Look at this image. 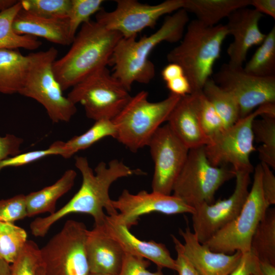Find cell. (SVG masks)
<instances>
[{
	"mask_svg": "<svg viewBox=\"0 0 275 275\" xmlns=\"http://www.w3.org/2000/svg\"><path fill=\"white\" fill-rule=\"evenodd\" d=\"M184 75L181 67L176 64L170 63L161 71V76L166 82Z\"/></svg>",
	"mask_w": 275,
	"mask_h": 275,
	"instance_id": "cell-46",
	"label": "cell"
},
{
	"mask_svg": "<svg viewBox=\"0 0 275 275\" xmlns=\"http://www.w3.org/2000/svg\"><path fill=\"white\" fill-rule=\"evenodd\" d=\"M22 9L36 15L49 18L68 17L71 0H21Z\"/></svg>",
	"mask_w": 275,
	"mask_h": 275,
	"instance_id": "cell-35",
	"label": "cell"
},
{
	"mask_svg": "<svg viewBox=\"0 0 275 275\" xmlns=\"http://www.w3.org/2000/svg\"><path fill=\"white\" fill-rule=\"evenodd\" d=\"M228 35L226 24L210 26L195 19L188 23L180 44L168 53V61L182 68L191 93L202 91L205 83L211 78L213 66Z\"/></svg>",
	"mask_w": 275,
	"mask_h": 275,
	"instance_id": "cell-4",
	"label": "cell"
},
{
	"mask_svg": "<svg viewBox=\"0 0 275 275\" xmlns=\"http://www.w3.org/2000/svg\"><path fill=\"white\" fill-rule=\"evenodd\" d=\"M261 119L254 120L252 130L254 140L261 143L257 148L261 162L275 169V116H261Z\"/></svg>",
	"mask_w": 275,
	"mask_h": 275,
	"instance_id": "cell-31",
	"label": "cell"
},
{
	"mask_svg": "<svg viewBox=\"0 0 275 275\" xmlns=\"http://www.w3.org/2000/svg\"><path fill=\"white\" fill-rule=\"evenodd\" d=\"M89 275H110V274H102V273H90Z\"/></svg>",
	"mask_w": 275,
	"mask_h": 275,
	"instance_id": "cell-51",
	"label": "cell"
},
{
	"mask_svg": "<svg viewBox=\"0 0 275 275\" xmlns=\"http://www.w3.org/2000/svg\"><path fill=\"white\" fill-rule=\"evenodd\" d=\"M149 262L144 258L125 253L121 269L118 275H163L161 268L155 272L147 269Z\"/></svg>",
	"mask_w": 275,
	"mask_h": 275,
	"instance_id": "cell-39",
	"label": "cell"
},
{
	"mask_svg": "<svg viewBox=\"0 0 275 275\" xmlns=\"http://www.w3.org/2000/svg\"><path fill=\"white\" fill-rule=\"evenodd\" d=\"M262 167L261 187L265 201L269 207L275 204V176L270 167L263 162Z\"/></svg>",
	"mask_w": 275,
	"mask_h": 275,
	"instance_id": "cell-40",
	"label": "cell"
},
{
	"mask_svg": "<svg viewBox=\"0 0 275 275\" xmlns=\"http://www.w3.org/2000/svg\"><path fill=\"white\" fill-rule=\"evenodd\" d=\"M251 275H275V265L259 260L257 269Z\"/></svg>",
	"mask_w": 275,
	"mask_h": 275,
	"instance_id": "cell-47",
	"label": "cell"
},
{
	"mask_svg": "<svg viewBox=\"0 0 275 275\" xmlns=\"http://www.w3.org/2000/svg\"><path fill=\"white\" fill-rule=\"evenodd\" d=\"M261 178L259 163L255 169L252 186L238 216L202 244L213 252L226 254L250 251L252 236L269 208L263 195Z\"/></svg>",
	"mask_w": 275,
	"mask_h": 275,
	"instance_id": "cell-9",
	"label": "cell"
},
{
	"mask_svg": "<svg viewBox=\"0 0 275 275\" xmlns=\"http://www.w3.org/2000/svg\"><path fill=\"white\" fill-rule=\"evenodd\" d=\"M116 3L114 10L102 9L98 12L96 21L128 38L136 37L145 28H154L163 15L183 9L184 0H166L153 5L135 0H117Z\"/></svg>",
	"mask_w": 275,
	"mask_h": 275,
	"instance_id": "cell-12",
	"label": "cell"
},
{
	"mask_svg": "<svg viewBox=\"0 0 275 275\" xmlns=\"http://www.w3.org/2000/svg\"><path fill=\"white\" fill-rule=\"evenodd\" d=\"M262 15L254 9L245 7L234 11L227 17L226 25L229 35L234 39L227 50L228 64L242 67L250 49L263 42L266 34L259 26Z\"/></svg>",
	"mask_w": 275,
	"mask_h": 275,
	"instance_id": "cell-17",
	"label": "cell"
},
{
	"mask_svg": "<svg viewBox=\"0 0 275 275\" xmlns=\"http://www.w3.org/2000/svg\"><path fill=\"white\" fill-rule=\"evenodd\" d=\"M102 0H71L67 19L69 33L73 40L80 26L90 21L102 9Z\"/></svg>",
	"mask_w": 275,
	"mask_h": 275,
	"instance_id": "cell-34",
	"label": "cell"
},
{
	"mask_svg": "<svg viewBox=\"0 0 275 275\" xmlns=\"http://www.w3.org/2000/svg\"><path fill=\"white\" fill-rule=\"evenodd\" d=\"M194 94L199 122L203 132L210 140L226 127L223 120L202 91Z\"/></svg>",
	"mask_w": 275,
	"mask_h": 275,
	"instance_id": "cell-33",
	"label": "cell"
},
{
	"mask_svg": "<svg viewBox=\"0 0 275 275\" xmlns=\"http://www.w3.org/2000/svg\"><path fill=\"white\" fill-rule=\"evenodd\" d=\"M30 65L28 55L17 49H0V93L19 94L24 84Z\"/></svg>",
	"mask_w": 275,
	"mask_h": 275,
	"instance_id": "cell-24",
	"label": "cell"
},
{
	"mask_svg": "<svg viewBox=\"0 0 275 275\" xmlns=\"http://www.w3.org/2000/svg\"><path fill=\"white\" fill-rule=\"evenodd\" d=\"M250 3L251 0H184L183 9L194 14L202 23L212 26Z\"/></svg>",
	"mask_w": 275,
	"mask_h": 275,
	"instance_id": "cell-25",
	"label": "cell"
},
{
	"mask_svg": "<svg viewBox=\"0 0 275 275\" xmlns=\"http://www.w3.org/2000/svg\"><path fill=\"white\" fill-rule=\"evenodd\" d=\"M20 1L11 8L0 12V49L24 48L33 50L38 49L42 42L37 38L16 34L13 23L21 9Z\"/></svg>",
	"mask_w": 275,
	"mask_h": 275,
	"instance_id": "cell-27",
	"label": "cell"
},
{
	"mask_svg": "<svg viewBox=\"0 0 275 275\" xmlns=\"http://www.w3.org/2000/svg\"><path fill=\"white\" fill-rule=\"evenodd\" d=\"M250 252L261 261L275 265V210L268 209L251 239Z\"/></svg>",
	"mask_w": 275,
	"mask_h": 275,
	"instance_id": "cell-26",
	"label": "cell"
},
{
	"mask_svg": "<svg viewBox=\"0 0 275 275\" xmlns=\"http://www.w3.org/2000/svg\"><path fill=\"white\" fill-rule=\"evenodd\" d=\"M10 264L0 258V275H10Z\"/></svg>",
	"mask_w": 275,
	"mask_h": 275,
	"instance_id": "cell-48",
	"label": "cell"
},
{
	"mask_svg": "<svg viewBox=\"0 0 275 275\" xmlns=\"http://www.w3.org/2000/svg\"><path fill=\"white\" fill-rule=\"evenodd\" d=\"M167 122L173 132L189 150L204 147L209 142L197 117L194 93L180 97Z\"/></svg>",
	"mask_w": 275,
	"mask_h": 275,
	"instance_id": "cell-21",
	"label": "cell"
},
{
	"mask_svg": "<svg viewBox=\"0 0 275 275\" xmlns=\"http://www.w3.org/2000/svg\"><path fill=\"white\" fill-rule=\"evenodd\" d=\"M18 1L14 0H0V12L11 8L15 5Z\"/></svg>",
	"mask_w": 275,
	"mask_h": 275,
	"instance_id": "cell-49",
	"label": "cell"
},
{
	"mask_svg": "<svg viewBox=\"0 0 275 275\" xmlns=\"http://www.w3.org/2000/svg\"><path fill=\"white\" fill-rule=\"evenodd\" d=\"M189 22L188 12L180 9L167 16L160 27L149 36L122 37L117 44L109 64L112 75L130 91L135 82L147 84L155 75L154 64L149 56L163 42L176 43L182 39Z\"/></svg>",
	"mask_w": 275,
	"mask_h": 275,
	"instance_id": "cell-2",
	"label": "cell"
},
{
	"mask_svg": "<svg viewBox=\"0 0 275 275\" xmlns=\"http://www.w3.org/2000/svg\"><path fill=\"white\" fill-rule=\"evenodd\" d=\"M86 250L90 273L118 275L122 265L125 252L101 225L88 230Z\"/></svg>",
	"mask_w": 275,
	"mask_h": 275,
	"instance_id": "cell-20",
	"label": "cell"
},
{
	"mask_svg": "<svg viewBox=\"0 0 275 275\" xmlns=\"http://www.w3.org/2000/svg\"><path fill=\"white\" fill-rule=\"evenodd\" d=\"M76 176L74 170H67L53 184L25 195L28 217L55 212L58 200L73 187Z\"/></svg>",
	"mask_w": 275,
	"mask_h": 275,
	"instance_id": "cell-23",
	"label": "cell"
},
{
	"mask_svg": "<svg viewBox=\"0 0 275 275\" xmlns=\"http://www.w3.org/2000/svg\"><path fill=\"white\" fill-rule=\"evenodd\" d=\"M172 238L177 252L176 271L178 275H201L185 255L183 243L175 236L172 235Z\"/></svg>",
	"mask_w": 275,
	"mask_h": 275,
	"instance_id": "cell-41",
	"label": "cell"
},
{
	"mask_svg": "<svg viewBox=\"0 0 275 275\" xmlns=\"http://www.w3.org/2000/svg\"><path fill=\"white\" fill-rule=\"evenodd\" d=\"M14 32L21 35L43 38L53 43L62 45L71 44L68 19L49 18L39 16L23 9L17 13L13 23Z\"/></svg>",
	"mask_w": 275,
	"mask_h": 275,
	"instance_id": "cell-22",
	"label": "cell"
},
{
	"mask_svg": "<svg viewBox=\"0 0 275 275\" xmlns=\"http://www.w3.org/2000/svg\"><path fill=\"white\" fill-rule=\"evenodd\" d=\"M211 78L234 96L239 107L240 118L262 105L275 103V76H256L246 73L242 66L224 63Z\"/></svg>",
	"mask_w": 275,
	"mask_h": 275,
	"instance_id": "cell-13",
	"label": "cell"
},
{
	"mask_svg": "<svg viewBox=\"0 0 275 275\" xmlns=\"http://www.w3.org/2000/svg\"><path fill=\"white\" fill-rule=\"evenodd\" d=\"M27 237L24 229L14 224L0 222V258L12 264L25 245Z\"/></svg>",
	"mask_w": 275,
	"mask_h": 275,
	"instance_id": "cell-32",
	"label": "cell"
},
{
	"mask_svg": "<svg viewBox=\"0 0 275 275\" xmlns=\"http://www.w3.org/2000/svg\"><path fill=\"white\" fill-rule=\"evenodd\" d=\"M258 265L259 260L250 251L242 254L239 264L228 275H251L256 271Z\"/></svg>",
	"mask_w": 275,
	"mask_h": 275,
	"instance_id": "cell-43",
	"label": "cell"
},
{
	"mask_svg": "<svg viewBox=\"0 0 275 275\" xmlns=\"http://www.w3.org/2000/svg\"><path fill=\"white\" fill-rule=\"evenodd\" d=\"M179 233L184 241L183 252L201 275H228L239 264L242 253L232 254L214 252L200 243L196 235L187 227Z\"/></svg>",
	"mask_w": 275,
	"mask_h": 275,
	"instance_id": "cell-18",
	"label": "cell"
},
{
	"mask_svg": "<svg viewBox=\"0 0 275 275\" xmlns=\"http://www.w3.org/2000/svg\"><path fill=\"white\" fill-rule=\"evenodd\" d=\"M38 275H44V272H43V268L42 266L39 269Z\"/></svg>",
	"mask_w": 275,
	"mask_h": 275,
	"instance_id": "cell-50",
	"label": "cell"
},
{
	"mask_svg": "<svg viewBox=\"0 0 275 275\" xmlns=\"http://www.w3.org/2000/svg\"><path fill=\"white\" fill-rule=\"evenodd\" d=\"M202 92L215 108L226 128L240 119L239 107L234 96L216 84L212 78L205 83Z\"/></svg>",
	"mask_w": 275,
	"mask_h": 275,
	"instance_id": "cell-28",
	"label": "cell"
},
{
	"mask_svg": "<svg viewBox=\"0 0 275 275\" xmlns=\"http://www.w3.org/2000/svg\"><path fill=\"white\" fill-rule=\"evenodd\" d=\"M166 83L171 94L182 97L191 93L190 84L185 75Z\"/></svg>",
	"mask_w": 275,
	"mask_h": 275,
	"instance_id": "cell-44",
	"label": "cell"
},
{
	"mask_svg": "<svg viewBox=\"0 0 275 275\" xmlns=\"http://www.w3.org/2000/svg\"><path fill=\"white\" fill-rule=\"evenodd\" d=\"M57 55L58 50L53 47L28 54L29 70L19 94L40 103L52 122H68L77 109L76 105L64 96L55 77L53 64Z\"/></svg>",
	"mask_w": 275,
	"mask_h": 275,
	"instance_id": "cell-6",
	"label": "cell"
},
{
	"mask_svg": "<svg viewBox=\"0 0 275 275\" xmlns=\"http://www.w3.org/2000/svg\"><path fill=\"white\" fill-rule=\"evenodd\" d=\"M10 266V275H38L41 266L40 248L34 241L28 240L18 257Z\"/></svg>",
	"mask_w": 275,
	"mask_h": 275,
	"instance_id": "cell-36",
	"label": "cell"
},
{
	"mask_svg": "<svg viewBox=\"0 0 275 275\" xmlns=\"http://www.w3.org/2000/svg\"><path fill=\"white\" fill-rule=\"evenodd\" d=\"M75 166L82 176L80 188L59 210L46 217H37L31 223L30 230L34 236H45L55 223L71 213L88 214L93 217L95 225H102L106 216L104 209L109 216L118 214L109 195L111 185L120 178L144 174L117 159L108 163L101 161L93 170L86 157L77 156L75 158Z\"/></svg>",
	"mask_w": 275,
	"mask_h": 275,
	"instance_id": "cell-1",
	"label": "cell"
},
{
	"mask_svg": "<svg viewBox=\"0 0 275 275\" xmlns=\"http://www.w3.org/2000/svg\"><path fill=\"white\" fill-rule=\"evenodd\" d=\"M119 32L90 20L76 34L68 52L54 61L53 71L63 91L72 88L109 64L114 49L122 38Z\"/></svg>",
	"mask_w": 275,
	"mask_h": 275,
	"instance_id": "cell-3",
	"label": "cell"
},
{
	"mask_svg": "<svg viewBox=\"0 0 275 275\" xmlns=\"http://www.w3.org/2000/svg\"><path fill=\"white\" fill-rule=\"evenodd\" d=\"M250 6L261 14H266L275 18L274 0H251Z\"/></svg>",
	"mask_w": 275,
	"mask_h": 275,
	"instance_id": "cell-45",
	"label": "cell"
},
{
	"mask_svg": "<svg viewBox=\"0 0 275 275\" xmlns=\"http://www.w3.org/2000/svg\"><path fill=\"white\" fill-rule=\"evenodd\" d=\"M250 174L245 171L235 172V188L229 198L194 208L191 214L193 232L200 243L205 242L238 216L249 193Z\"/></svg>",
	"mask_w": 275,
	"mask_h": 275,
	"instance_id": "cell-15",
	"label": "cell"
},
{
	"mask_svg": "<svg viewBox=\"0 0 275 275\" xmlns=\"http://www.w3.org/2000/svg\"><path fill=\"white\" fill-rule=\"evenodd\" d=\"M129 92L106 67L73 86L67 97L81 104L88 118L112 120L131 99Z\"/></svg>",
	"mask_w": 275,
	"mask_h": 275,
	"instance_id": "cell-10",
	"label": "cell"
},
{
	"mask_svg": "<svg viewBox=\"0 0 275 275\" xmlns=\"http://www.w3.org/2000/svg\"><path fill=\"white\" fill-rule=\"evenodd\" d=\"M147 146L154 163L152 191L170 195L185 163L189 149L168 124L158 128Z\"/></svg>",
	"mask_w": 275,
	"mask_h": 275,
	"instance_id": "cell-14",
	"label": "cell"
},
{
	"mask_svg": "<svg viewBox=\"0 0 275 275\" xmlns=\"http://www.w3.org/2000/svg\"><path fill=\"white\" fill-rule=\"evenodd\" d=\"M232 168L215 167L208 161L204 146L190 149L173 188V195L195 208L214 202V195L226 181L235 177Z\"/></svg>",
	"mask_w": 275,
	"mask_h": 275,
	"instance_id": "cell-8",
	"label": "cell"
},
{
	"mask_svg": "<svg viewBox=\"0 0 275 275\" xmlns=\"http://www.w3.org/2000/svg\"><path fill=\"white\" fill-rule=\"evenodd\" d=\"M23 142L22 138L13 134L0 135V162L21 153L20 147Z\"/></svg>",
	"mask_w": 275,
	"mask_h": 275,
	"instance_id": "cell-42",
	"label": "cell"
},
{
	"mask_svg": "<svg viewBox=\"0 0 275 275\" xmlns=\"http://www.w3.org/2000/svg\"><path fill=\"white\" fill-rule=\"evenodd\" d=\"M84 223L70 219L41 249L44 275H89Z\"/></svg>",
	"mask_w": 275,
	"mask_h": 275,
	"instance_id": "cell-11",
	"label": "cell"
},
{
	"mask_svg": "<svg viewBox=\"0 0 275 275\" xmlns=\"http://www.w3.org/2000/svg\"><path fill=\"white\" fill-rule=\"evenodd\" d=\"M263 115L275 116V103H267L259 106L210 139L204 146L205 153L209 162L215 167L230 164L235 172L252 173L254 168L250 157L251 153L256 150L252 124L257 116Z\"/></svg>",
	"mask_w": 275,
	"mask_h": 275,
	"instance_id": "cell-7",
	"label": "cell"
},
{
	"mask_svg": "<svg viewBox=\"0 0 275 275\" xmlns=\"http://www.w3.org/2000/svg\"><path fill=\"white\" fill-rule=\"evenodd\" d=\"M114 208L118 212L112 216L118 223L128 228L138 223L141 216L152 212L166 214L189 213L195 209L173 195H166L152 191L141 190L133 194L124 189L116 200L112 201Z\"/></svg>",
	"mask_w": 275,
	"mask_h": 275,
	"instance_id": "cell-16",
	"label": "cell"
},
{
	"mask_svg": "<svg viewBox=\"0 0 275 275\" xmlns=\"http://www.w3.org/2000/svg\"><path fill=\"white\" fill-rule=\"evenodd\" d=\"M243 68L246 73L256 76H275L274 25Z\"/></svg>",
	"mask_w": 275,
	"mask_h": 275,
	"instance_id": "cell-30",
	"label": "cell"
},
{
	"mask_svg": "<svg viewBox=\"0 0 275 275\" xmlns=\"http://www.w3.org/2000/svg\"><path fill=\"white\" fill-rule=\"evenodd\" d=\"M116 129L112 120L102 119L94 124L84 133L63 142L62 157L69 158L77 152L85 150L106 137L116 138Z\"/></svg>",
	"mask_w": 275,
	"mask_h": 275,
	"instance_id": "cell-29",
	"label": "cell"
},
{
	"mask_svg": "<svg viewBox=\"0 0 275 275\" xmlns=\"http://www.w3.org/2000/svg\"><path fill=\"white\" fill-rule=\"evenodd\" d=\"M148 93L142 91L131 99L112 121L115 139L132 152L148 144L155 131L166 121L180 96L170 94L166 99L150 102Z\"/></svg>",
	"mask_w": 275,
	"mask_h": 275,
	"instance_id": "cell-5",
	"label": "cell"
},
{
	"mask_svg": "<svg viewBox=\"0 0 275 275\" xmlns=\"http://www.w3.org/2000/svg\"><path fill=\"white\" fill-rule=\"evenodd\" d=\"M28 217L25 195H17L0 200V222L14 224Z\"/></svg>",
	"mask_w": 275,
	"mask_h": 275,
	"instance_id": "cell-38",
	"label": "cell"
},
{
	"mask_svg": "<svg viewBox=\"0 0 275 275\" xmlns=\"http://www.w3.org/2000/svg\"><path fill=\"white\" fill-rule=\"evenodd\" d=\"M63 141L54 142L45 149L19 153L0 162V171L6 168L23 166L50 155L62 156Z\"/></svg>",
	"mask_w": 275,
	"mask_h": 275,
	"instance_id": "cell-37",
	"label": "cell"
},
{
	"mask_svg": "<svg viewBox=\"0 0 275 275\" xmlns=\"http://www.w3.org/2000/svg\"><path fill=\"white\" fill-rule=\"evenodd\" d=\"M101 226L119 243L125 253L150 260L159 268L176 270V260L171 257L164 244L138 238L131 233L129 228L117 222L112 216L106 215Z\"/></svg>",
	"mask_w": 275,
	"mask_h": 275,
	"instance_id": "cell-19",
	"label": "cell"
}]
</instances>
